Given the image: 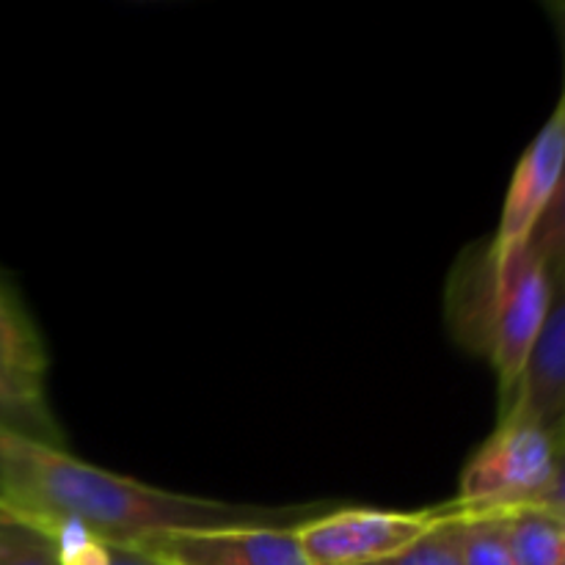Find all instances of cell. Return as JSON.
<instances>
[{
  "instance_id": "cell-1",
  "label": "cell",
  "mask_w": 565,
  "mask_h": 565,
  "mask_svg": "<svg viewBox=\"0 0 565 565\" xmlns=\"http://www.w3.org/2000/svg\"><path fill=\"white\" fill-rule=\"evenodd\" d=\"M0 513L50 535L83 533L103 544L136 546L174 530L276 524L296 508H254L174 494L70 456L61 445L0 425Z\"/></svg>"
},
{
  "instance_id": "cell-2",
  "label": "cell",
  "mask_w": 565,
  "mask_h": 565,
  "mask_svg": "<svg viewBox=\"0 0 565 565\" xmlns=\"http://www.w3.org/2000/svg\"><path fill=\"white\" fill-rule=\"evenodd\" d=\"M557 441L541 425L500 417L494 434L469 458L452 505L469 513L530 508L555 478Z\"/></svg>"
},
{
  "instance_id": "cell-3",
  "label": "cell",
  "mask_w": 565,
  "mask_h": 565,
  "mask_svg": "<svg viewBox=\"0 0 565 565\" xmlns=\"http://www.w3.org/2000/svg\"><path fill=\"white\" fill-rule=\"evenodd\" d=\"M489 268V265H486ZM552 303V276L533 248H522L497 270L489 268L486 298V353L500 379L505 401L516 390L530 351L539 340Z\"/></svg>"
},
{
  "instance_id": "cell-4",
  "label": "cell",
  "mask_w": 565,
  "mask_h": 565,
  "mask_svg": "<svg viewBox=\"0 0 565 565\" xmlns=\"http://www.w3.org/2000/svg\"><path fill=\"white\" fill-rule=\"evenodd\" d=\"M447 505L423 511L342 508L296 527L309 565H373L397 555L441 522Z\"/></svg>"
},
{
  "instance_id": "cell-5",
  "label": "cell",
  "mask_w": 565,
  "mask_h": 565,
  "mask_svg": "<svg viewBox=\"0 0 565 565\" xmlns=\"http://www.w3.org/2000/svg\"><path fill=\"white\" fill-rule=\"evenodd\" d=\"M565 171V105L557 99L555 110L544 121L530 147L519 158L516 171L508 185L505 204H502L500 226L489 246L486 265L497 270L516 252L527 248L535 226L544 218L552 196L563 180Z\"/></svg>"
},
{
  "instance_id": "cell-6",
  "label": "cell",
  "mask_w": 565,
  "mask_h": 565,
  "mask_svg": "<svg viewBox=\"0 0 565 565\" xmlns=\"http://www.w3.org/2000/svg\"><path fill=\"white\" fill-rule=\"evenodd\" d=\"M136 546L163 565H309L296 527L281 524L174 530Z\"/></svg>"
},
{
  "instance_id": "cell-7",
  "label": "cell",
  "mask_w": 565,
  "mask_h": 565,
  "mask_svg": "<svg viewBox=\"0 0 565 565\" xmlns=\"http://www.w3.org/2000/svg\"><path fill=\"white\" fill-rule=\"evenodd\" d=\"M500 417L527 419L561 441L565 430V276L552 279L550 315L516 390L502 401Z\"/></svg>"
},
{
  "instance_id": "cell-8",
  "label": "cell",
  "mask_w": 565,
  "mask_h": 565,
  "mask_svg": "<svg viewBox=\"0 0 565 565\" xmlns=\"http://www.w3.org/2000/svg\"><path fill=\"white\" fill-rule=\"evenodd\" d=\"M497 513L516 565H565V519L541 508Z\"/></svg>"
},
{
  "instance_id": "cell-9",
  "label": "cell",
  "mask_w": 565,
  "mask_h": 565,
  "mask_svg": "<svg viewBox=\"0 0 565 565\" xmlns=\"http://www.w3.org/2000/svg\"><path fill=\"white\" fill-rule=\"evenodd\" d=\"M0 370L33 395H44L47 356L36 331L25 323L20 312L0 292Z\"/></svg>"
},
{
  "instance_id": "cell-10",
  "label": "cell",
  "mask_w": 565,
  "mask_h": 565,
  "mask_svg": "<svg viewBox=\"0 0 565 565\" xmlns=\"http://www.w3.org/2000/svg\"><path fill=\"white\" fill-rule=\"evenodd\" d=\"M0 425L47 445H61V428L50 414L44 395L25 392L3 370H0Z\"/></svg>"
},
{
  "instance_id": "cell-11",
  "label": "cell",
  "mask_w": 565,
  "mask_h": 565,
  "mask_svg": "<svg viewBox=\"0 0 565 565\" xmlns=\"http://www.w3.org/2000/svg\"><path fill=\"white\" fill-rule=\"evenodd\" d=\"M458 511V552L461 565H516L508 546L502 516L497 511Z\"/></svg>"
},
{
  "instance_id": "cell-12",
  "label": "cell",
  "mask_w": 565,
  "mask_h": 565,
  "mask_svg": "<svg viewBox=\"0 0 565 565\" xmlns=\"http://www.w3.org/2000/svg\"><path fill=\"white\" fill-rule=\"evenodd\" d=\"M0 565H64L55 535L0 513Z\"/></svg>"
},
{
  "instance_id": "cell-13",
  "label": "cell",
  "mask_w": 565,
  "mask_h": 565,
  "mask_svg": "<svg viewBox=\"0 0 565 565\" xmlns=\"http://www.w3.org/2000/svg\"><path fill=\"white\" fill-rule=\"evenodd\" d=\"M373 565H461V552H458V511L456 505H447V513L439 524L428 530L423 539L414 541L397 555Z\"/></svg>"
},
{
  "instance_id": "cell-14",
  "label": "cell",
  "mask_w": 565,
  "mask_h": 565,
  "mask_svg": "<svg viewBox=\"0 0 565 565\" xmlns=\"http://www.w3.org/2000/svg\"><path fill=\"white\" fill-rule=\"evenodd\" d=\"M55 541L61 546L64 565H163L138 546L103 544L86 539L83 533H58Z\"/></svg>"
},
{
  "instance_id": "cell-15",
  "label": "cell",
  "mask_w": 565,
  "mask_h": 565,
  "mask_svg": "<svg viewBox=\"0 0 565 565\" xmlns=\"http://www.w3.org/2000/svg\"><path fill=\"white\" fill-rule=\"evenodd\" d=\"M541 263L546 265L552 279H563L565 276V171L563 180L557 185L555 196H552L550 207H546L544 218L535 226L533 237L527 243Z\"/></svg>"
},
{
  "instance_id": "cell-16",
  "label": "cell",
  "mask_w": 565,
  "mask_h": 565,
  "mask_svg": "<svg viewBox=\"0 0 565 565\" xmlns=\"http://www.w3.org/2000/svg\"><path fill=\"white\" fill-rule=\"evenodd\" d=\"M530 508H541V511H550L555 513V516L565 519V441H561V447H557V467L550 489H546Z\"/></svg>"
},
{
  "instance_id": "cell-17",
  "label": "cell",
  "mask_w": 565,
  "mask_h": 565,
  "mask_svg": "<svg viewBox=\"0 0 565 565\" xmlns=\"http://www.w3.org/2000/svg\"><path fill=\"white\" fill-rule=\"evenodd\" d=\"M546 11H550V17H552V25H555L557 42H561V53H563V94H561V103L565 105V0H552V3H546Z\"/></svg>"
},
{
  "instance_id": "cell-18",
  "label": "cell",
  "mask_w": 565,
  "mask_h": 565,
  "mask_svg": "<svg viewBox=\"0 0 565 565\" xmlns=\"http://www.w3.org/2000/svg\"><path fill=\"white\" fill-rule=\"evenodd\" d=\"M561 441H565V430H563V436H561Z\"/></svg>"
}]
</instances>
